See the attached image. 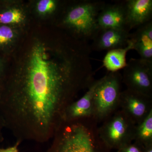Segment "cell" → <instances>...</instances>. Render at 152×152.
Here are the masks:
<instances>
[{
	"label": "cell",
	"mask_w": 152,
	"mask_h": 152,
	"mask_svg": "<svg viewBox=\"0 0 152 152\" xmlns=\"http://www.w3.org/2000/svg\"><path fill=\"white\" fill-rule=\"evenodd\" d=\"M129 40L140 58L152 62V20L131 33Z\"/></svg>",
	"instance_id": "obj_12"
},
{
	"label": "cell",
	"mask_w": 152,
	"mask_h": 152,
	"mask_svg": "<svg viewBox=\"0 0 152 152\" xmlns=\"http://www.w3.org/2000/svg\"><path fill=\"white\" fill-rule=\"evenodd\" d=\"M132 50L133 44L129 40L128 45L125 48L107 51L103 61L104 66L110 72H118L124 69L127 63L126 59L127 53Z\"/></svg>",
	"instance_id": "obj_13"
},
{
	"label": "cell",
	"mask_w": 152,
	"mask_h": 152,
	"mask_svg": "<svg viewBox=\"0 0 152 152\" xmlns=\"http://www.w3.org/2000/svg\"><path fill=\"white\" fill-rule=\"evenodd\" d=\"M136 126L118 108L104 120L99 134L110 149L118 150L134 140Z\"/></svg>",
	"instance_id": "obj_5"
},
{
	"label": "cell",
	"mask_w": 152,
	"mask_h": 152,
	"mask_svg": "<svg viewBox=\"0 0 152 152\" xmlns=\"http://www.w3.org/2000/svg\"><path fill=\"white\" fill-rule=\"evenodd\" d=\"M131 32L113 29H99L90 45L91 51H109L124 48L128 45Z\"/></svg>",
	"instance_id": "obj_8"
},
{
	"label": "cell",
	"mask_w": 152,
	"mask_h": 152,
	"mask_svg": "<svg viewBox=\"0 0 152 152\" xmlns=\"http://www.w3.org/2000/svg\"><path fill=\"white\" fill-rule=\"evenodd\" d=\"M122 75L110 72L99 79L94 93L93 117L98 122L104 121L119 107Z\"/></svg>",
	"instance_id": "obj_4"
},
{
	"label": "cell",
	"mask_w": 152,
	"mask_h": 152,
	"mask_svg": "<svg viewBox=\"0 0 152 152\" xmlns=\"http://www.w3.org/2000/svg\"><path fill=\"white\" fill-rule=\"evenodd\" d=\"M127 26L130 31L152 21V0L124 1Z\"/></svg>",
	"instance_id": "obj_10"
},
{
	"label": "cell",
	"mask_w": 152,
	"mask_h": 152,
	"mask_svg": "<svg viewBox=\"0 0 152 152\" xmlns=\"http://www.w3.org/2000/svg\"><path fill=\"white\" fill-rule=\"evenodd\" d=\"M91 53L86 46L73 56L61 50L51 59L42 46L34 47L28 66L14 76L3 104L17 141L44 143L53 138L68 106L94 81Z\"/></svg>",
	"instance_id": "obj_1"
},
{
	"label": "cell",
	"mask_w": 152,
	"mask_h": 152,
	"mask_svg": "<svg viewBox=\"0 0 152 152\" xmlns=\"http://www.w3.org/2000/svg\"><path fill=\"white\" fill-rule=\"evenodd\" d=\"M94 117L64 122L47 152H110L101 138Z\"/></svg>",
	"instance_id": "obj_2"
},
{
	"label": "cell",
	"mask_w": 152,
	"mask_h": 152,
	"mask_svg": "<svg viewBox=\"0 0 152 152\" xmlns=\"http://www.w3.org/2000/svg\"><path fill=\"white\" fill-rule=\"evenodd\" d=\"M144 152H152V144L145 147Z\"/></svg>",
	"instance_id": "obj_20"
},
{
	"label": "cell",
	"mask_w": 152,
	"mask_h": 152,
	"mask_svg": "<svg viewBox=\"0 0 152 152\" xmlns=\"http://www.w3.org/2000/svg\"><path fill=\"white\" fill-rule=\"evenodd\" d=\"M23 19V13L18 9H11L0 15V23L3 24L18 23Z\"/></svg>",
	"instance_id": "obj_15"
},
{
	"label": "cell",
	"mask_w": 152,
	"mask_h": 152,
	"mask_svg": "<svg viewBox=\"0 0 152 152\" xmlns=\"http://www.w3.org/2000/svg\"><path fill=\"white\" fill-rule=\"evenodd\" d=\"M99 29H113L131 32L127 26L124 1L113 4L106 3L98 17Z\"/></svg>",
	"instance_id": "obj_9"
},
{
	"label": "cell",
	"mask_w": 152,
	"mask_h": 152,
	"mask_svg": "<svg viewBox=\"0 0 152 152\" xmlns=\"http://www.w3.org/2000/svg\"><path fill=\"white\" fill-rule=\"evenodd\" d=\"M105 4L94 0L79 2L68 10L63 19V25L72 31L79 41L88 43L99 30L98 17Z\"/></svg>",
	"instance_id": "obj_3"
},
{
	"label": "cell",
	"mask_w": 152,
	"mask_h": 152,
	"mask_svg": "<svg viewBox=\"0 0 152 152\" xmlns=\"http://www.w3.org/2000/svg\"><path fill=\"white\" fill-rule=\"evenodd\" d=\"M13 37V31L11 28L6 26L0 27V45L7 44Z\"/></svg>",
	"instance_id": "obj_17"
},
{
	"label": "cell",
	"mask_w": 152,
	"mask_h": 152,
	"mask_svg": "<svg viewBox=\"0 0 152 152\" xmlns=\"http://www.w3.org/2000/svg\"><path fill=\"white\" fill-rule=\"evenodd\" d=\"M119 108L137 126L152 110V97L126 89L121 93Z\"/></svg>",
	"instance_id": "obj_7"
},
{
	"label": "cell",
	"mask_w": 152,
	"mask_h": 152,
	"mask_svg": "<svg viewBox=\"0 0 152 152\" xmlns=\"http://www.w3.org/2000/svg\"><path fill=\"white\" fill-rule=\"evenodd\" d=\"M57 2L53 0H41L38 3L37 9L39 13L45 15L54 12L57 7Z\"/></svg>",
	"instance_id": "obj_16"
},
{
	"label": "cell",
	"mask_w": 152,
	"mask_h": 152,
	"mask_svg": "<svg viewBox=\"0 0 152 152\" xmlns=\"http://www.w3.org/2000/svg\"><path fill=\"white\" fill-rule=\"evenodd\" d=\"M118 152H144L145 146L134 141L124 146L118 150Z\"/></svg>",
	"instance_id": "obj_18"
},
{
	"label": "cell",
	"mask_w": 152,
	"mask_h": 152,
	"mask_svg": "<svg viewBox=\"0 0 152 152\" xmlns=\"http://www.w3.org/2000/svg\"><path fill=\"white\" fill-rule=\"evenodd\" d=\"M123 69L127 89L152 97V62L131 58Z\"/></svg>",
	"instance_id": "obj_6"
},
{
	"label": "cell",
	"mask_w": 152,
	"mask_h": 152,
	"mask_svg": "<svg viewBox=\"0 0 152 152\" xmlns=\"http://www.w3.org/2000/svg\"><path fill=\"white\" fill-rule=\"evenodd\" d=\"M99 81V79L94 80L87 89L86 92L81 98L74 101L68 106L64 114V122L93 117V98L95 89Z\"/></svg>",
	"instance_id": "obj_11"
},
{
	"label": "cell",
	"mask_w": 152,
	"mask_h": 152,
	"mask_svg": "<svg viewBox=\"0 0 152 152\" xmlns=\"http://www.w3.org/2000/svg\"><path fill=\"white\" fill-rule=\"evenodd\" d=\"M20 142L17 141L15 145L12 146L5 149H0V152H19L18 146Z\"/></svg>",
	"instance_id": "obj_19"
},
{
	"label": "cell",
	"mask_w": 152,
	"mask_h": 152,
	"mask_svg": "<svg viewBox=\"0 0 152 152\" xmlns=\"http://www.w3.org/2000/svg\"><path fill=\"white\" fill-rule=\"evenodd\" d=\"M134 141L145 147L152 144V110L142 123L136 126Z\"/></svg>",
	"instance_id": "obj_14"
}]
</instances>
